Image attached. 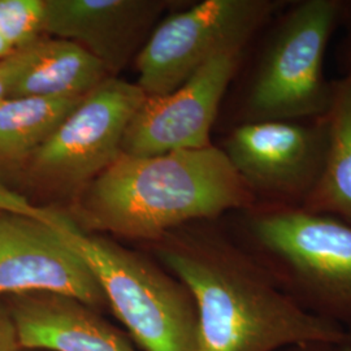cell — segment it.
<instances>
[{
  "instance_id": "cell-1",
  "label": "cell",
  "mask_w": 351,
  "mask_h": 351,
  "mask_svg": "<svg viewBox=\"0 0 351 351\" xmlns=\"http://www.w3.org/2000/svg\"><path fill=\"white\" fill-rule=\"evenodd\" d=\"M158 254L194 300L197 351H278L307 342L351 346V332L306 313L249 251L220 234L184 232Z\"/></svg>"
},
{
  "instance_id": "cell-2",
  "label": "cell",
  "mask_w": 351,
  "mask_h": 351,
  "mask_svg": "<svg viewBox=\"0 0 351 351\" xmlns=\"http://www.w3.org/2000/svg\"><path fill=\"white\" fill-rule=\"evenodd\" d=\"M255 199L224 150L210 145L152 156L121 154L88 182L72 217L86 232L151 241L188 223L251 208Z\"/></svg>"
},
{
  "instance_id": "cell-3",
  "label": "cell",
  "mask_w": 351,
  "mask_h": 351,
  "mask_svg": "<svg viewBox=\"0 0 351 351\" xmlns=\"http://www.w3.org/2000/svg\"><path fill=\"white\" fill-rule=\"evenodd\" d=\"M0 213H20L52 228L86 262L108 308L142 351H197L198 316L186 287L138 252L86 232L71 215L36 206L0 184Z\"/></svg>"
},
{
  "instance_id": "cell-4",
  "label": "cell",
  "mask_w": 351,
  "mask_h": 351,
  "mask_svg": "<svg viewBox=\"0 0 351 351\" xmlns=\"http://www.w3.org/2000/svg\"><path fill=\"white\" fill-rule=\"evenodd\" d=\"M251 255L306 313L351 332V226L301 204H271L246 221Z\"/></svg>"
},
{
  "instance_id": "cell-5",
  "label": "cell",
  "mask_w": 351,
  "mask_h": 351,
  "mask_svg": "<svg viewBox=\"0 0 351 351\" xmlns=\"http://www.w3.org/2000/svg\"><path fill=\"white\" fill-rule=\"evenodd\" d=\"M339 10L335 0H307L280 20L251 84L247 123L326 116L335 88L323 63Z\"/></svg>"
},
{
  "instance_id": "cell-6",
  "label": "cell",
  "mask_w": 351,
  "mask_h": 351,
  "mask_svg": "<svg viewBox=\"0 0 351 351\" xmlns=\"http://www.w3.org/2000/svg\"><path fill=\"white\" fill-rule=\"evenodd\" d=\"M271 0H204L167 17L137 55V85L146 97L181 88L216 56L242 51L276 11Z\"/></svg>"
},
{
  "instance_id": "cell-7",
  "label": "cell",
  "mask_w": 351,
  "mask_h": 351,
  "mask_svg": "<svg viewBox=\"0 0 351 351\" xmlns=\"http://www.w3.org/2000/svg\"><path fill=\"white\" fill-rule=\"evenodd\" d=\"M145 99L137 84L108 77L30 156L33 172L56 188L88 185L121 155L126 129Z\"/></svg>"
},
{
  "instance_id": "cell-8",
  "label": "cell",
  "mask_w": 351,
  "mask_h": 351,
  "mask_svg": "<svg viewBox=\"0 0 351 351\" xmlns=\"http://www.w3.org/2000/svg\"><path fill=\"white\" fill-rule=\"evenodd\" d=\"M223 150L255 197L263 194L275 204L304 203L323 171L326 123H245L233 130Z\"/></svg>"
},
{
  "instance_id": "cell-9",
  "label": "cell",
  "mask_w": 351,
  "mask_h": 351,
  "mask_svg": "<svg viewBox=\"0 0 351 351\" xmlns=\"http://www.w3.org/2000/svg\"><path fill=\"white\" fill-rule=\"evenodd\" d=\"M241 52L216 56L168 95L146 97L126 129L121 154L152 156L210 146L211 129Z\"/></svg>"
},
{
  "instance_id": "cell-10",
  "label": "cell",
  "mask_w": 351,
  "mask_h": 351,
  "mask_svg": "<svg viewBox=\"0 0 351 351\" xmlns=\"http://www.w3.org/2000/svg\"><path fill=\"white\" fill-rule=\"evenodd\" d=\"M25 293L63 294L98 311L108 307L86 262L52 228L0 213V297Z\"/></svg>"
},
{
  "instance_id": "cell-11",
  "label": "cell",
  "mask_w": 351,
  "mask_h": 351,
  "mask_svg": "<svg viewBox=\"0 0 351 351\" xmlns=\"http://www.w3.org/2000/svg\"><path fill=\"white\" fill-rule=\"evenodd\" d=\"M164 8L160 0H45V34L75 42L114 77Z\"/></svg>"
},
{
  "instance_id": "cell-12",
  "label": "cell",
  "mask_w": 351,
  "mask_h": 351,
  "mask_svg": "<svg viewBox=\"0 0 351 351\" xmlns=\"http://www.w3.org/2000/svg\"><path fill=\"white\" fill-rule=\"evenodd\" d=\"M8 314L24 350L142 351L98 310L73 297L19 294Z\"/></svg>"
},
{
  "instance_id": "cell-13",
  "label": "cell",
  "mask_w": 351,
  "mask_h": 351,
  "mask_svg": "<svg viewBox=\"0 0 351 351\" xmlns=\"http://www.w3.org/2000/svg\"><path fill=\"white\" fill-rule=\"evenodd\" d=\"M8 97L81 98L111 77L104 65L75 42L40 38L1 60Z\"/></svg>"
},
{
  "instance_id": "cell-14",
  "label": "cell",
  "mask_w": 351,
  "mask_h": 351,
  "mask_svg": "<svg viewBox=\"0 0 351 351\" xmlns=\"http://www.w3.org/2000/svg\"><path fill=\"white\" fill-rule=\"evenodd\" d=\"M326 151L320 178L304 208L351 226V72L333 90L326 116Z\"/></svg>"
},
{
  "instance_id": "cell-15",
  "label": "cell",
  "mask_w": 351,
  "mask_h": 351,
  "mask_svg": "<svg viewBox=\"0 0 351 351\" xmlns=\"http://www.w3.org/2000/svg\"><path fill=\"white\" fill-rule=\"evenodd\" d=\"M85 97L4 99L0 103V160L30 158Z\"/></svg>"
},
{
  "instance_id": "cell-16",
  "label": "cell",
  "mask_w": 351,
  "mask_h": 351,
  "mask_svg": "<svg viewBox=\"0 0 351 351\" xmlns=\"http://www.w3.org/2000/svg\"><path fill=\"white\" fill-rule=\"evenodd\" d=\"M0 34L20 50L45 34V0H0Z\"/></svg>"
},
{
  "instance_id": "cell-17",
  "label": "cell",
  "mask_w": 351,
  "mask_h": 351,
  "mask_svg": "<svg viewBox=\"0 0 351 351\" xmlns=\"http://www.w3.org/2000/svg\"><path fill=\"white\" fill-rule=\"evenodd\" d=\"M17 333L10 314L0 310V351H20Z\"/></svg>"
},
{
  "instance_id": "cell-18",
  "label": "cell",
  "mask_w": 351,
  "mask_h": 351,
  "mask_svg": "<svg viewBox=\"0 0 351 351\" xmlns=\"http://www.w3.org/2000/svg\"><path fill=\"white\" fill-rule=\"evenodd\" d=\"M342 346L333 345V343H324V342H307L288 346L285 349L278 351H341Z\"/></svg>"
},
{
  "instance_id": "cell-19",
  "label": "cell",
  "mask_w": 351,
  "mask_h": 351,
  "mask_svg": "<svg viewBox=\"0 0 351 351\" xmlns=\"http://www.w3.org/2000/svg\"><path fill=\"white\" fill-rule=\"evenodd\" d=\"M7 97H8V77L3 65L0 64V103L7 99Z\"/></svg>"
},
{
  "instance_id": "cell-20",
  "label": "cell",
  "mask_w": 351,
  "mask_h": 351,
  "mask_svg": "<svg viewBox=\"0 0 351 351\" xmlns=\"http://www.w3.org/2000/svg\"><path fill=\"white\" fill-rule=\"evenodd\" d=\"M13 52L14 50L11 47V45L0 34V62L4 60L5 58H8L10 55H12Z\"/></svg>"
},
{
  "instance_id": "cell-21",
  "label": "cell",
  "mask_w": 351,
  "mask_h": 351,
  "mask_svg": "<svg viewBox=\"0 0 351 351\" xmlns=\"http://www.w3.org/2000/svg\"><path fill=\"white\" fill-rule=\"evenodd\" d=\"M341 351H351V346H342Z\"/></svg>"
},
{
  "instance_id": "cell-22",
  "label": "cell",
  "mask_w": 351,
  "mask_h": 351,
  "mask_svg": "<svg viewBox=\"0 0 351 351\" xmlns=\"http://www.w3.org/2000/svg\"><path fill=\"white\" fill-rule=\"evenodd\" d=\"M36 351H42V350H36Z\"/></svg>"
}]
</instances>
